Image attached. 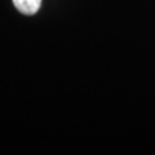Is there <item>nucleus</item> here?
Instances as JSON below:
<instances>
[{
    "label": "nucleus",
    "instance_id": "1",
    "mask_svg": "<svg viewBox=\"0 0 155 155\" xmlns=\"http://www.w3.org/2000/svg\"><path fill=\"white\" fill-rule=\"evenodd\" d=\"M13 4L18 12L26 16L35 14L41 5V0H13Z\"/></svg>",
    "mask_w": 155,
    "mask_h": 155
}]
</instances>
